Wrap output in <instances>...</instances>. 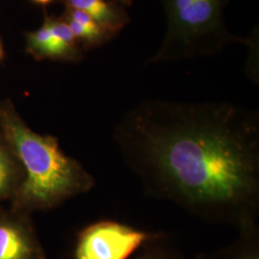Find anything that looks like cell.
Listing matches in <instances>:
<instances>
[{
  "instance_id": "1",
  "label": "cell",
  "mask_w": 259,
  "mask_h": 259,
  "mask_svg": "<svg viewBox=\"0 0 259 259\" xmlns=\"http://www.w3.org/2000/svg\"><path fill=\"white\" fill-rule=\"evenodd\" d=\"M113 140L150 198L239 232L258 227L257 111L145 99L115 124Z\"/></svg>"
},
{
  "instance_id": "2",
  "label": "cell",
  "mask_w": 259,
  "mask_h": 259,
  "mask_svg": "<svg viewBox=\"0 0 259 259\" xmlns=\"http://www.w3.org/2000/svg\"><path fill=\"white\" fill-rule=\"evenodd\" d=\"M0 133L23 170L13 198L18 210L50 209L95 185L83 165L63 152L58 139L30 129L8 100L0 103Z\"/></svg>"
},
{
  "instance_id": "3",
  "label": "cell",
  "mask_w": 259,
  "mask_h": 259,
  "mask_svg": "<svg viewBox=\"0 0 259 259\" xmlns=\"http://www.w3.org/2000/svg\"><path fill=\"white\" fill-rule=\"evenodd\" d=\"M230 0H161L167 19L163 42L147 65L179 61L221 52L227 45L249 39L226 27L224 10Z\"/></svg>"
},
{
  "instance_id": "4",
  "label": "cell",
  "mask_w": 259,
  "mask_h": 259,
  "mask_svg": "<svg viewBox=\"0 0 259 259\" xmlns=\"http://www.w3.org/2000/svg\"><path fill=\"white\" fill-rule=\"evenodd\" d=\"M163 232H145L123 223L101 220L78 234L75 259H130L136 251Z\"/></svg>"
},
{
  "instance_id": "5",
  "label": "cell",
  "mask_w": 259,
  "mask_h": 259,
  "mask_svg": "<svg viewBox=\"0 0 259 259\" xmlns=\"http://www.w3.org/2000/svg\"><path fill=\"white\" fill-rule=\"evenodd\" d=\"M81 48L63 17L46 14L41 26L26 35V51L38 61L77 63L83 58Z\"/></svg>"
},
{
  "instance_id": "6",
  "label": "cell",
  "mask_w": 259,
  "mask_h": 259,
  "mask_svg": "<svg viewBox=\"0 0 259 259\" xmlns=\"http://www.w3.org/2000/svg\"><path fill=\"white\" fill-rule=\"evenodd\" d=\"M0 259H47L32 226L23 218L0 216Z\"/></svg>"
},
{
  "instance_id": "7",
  "label": "cell",
  "mask_w": 259,
  "mask_h": 259,
  "mask_svg": "<svg viewBox=\"0 0 259 259\" xmlns=\"http://www.w3.org/2000/svg\"><path fill=\"white\" fill-rule=\"evenodd\" d=\"M66 9L78 10L89 15L101 27L116 37L129 24L125 6L112 0H63Z\"/></svg>"
},
{
  "instance_id": "8",
  "label": "cell",
  "mask_w": 259,
  "mask_h": 259,
  "mask_svg": "<svg viewBox=\"0 0 259 259\" xmlns=\"http://www.w3.org/2000/svg\"><path fill=\"white\" fill-rule=\"evenodd\" d=\"M63 18L68 24L76 40L83 49L102 47L114 38L109 32L83 12L66 9Z\"/></svg>"
},
{
  "instance_id": "9",
  "label": "cell",
  "mask_w": 259,
  "mask_h": 259,
  "mask_svg": "<svg viewBox=\"0 0 259 259\" xmlns=\"http://www.w3.org/2000/svg\"><path fill=\"white\" fill-rule=\"evenodd\" d=\"M23 179L18 158L0 137V201L17 194Z\"/></svg>"
},
{
  "instance_id": "10",
  "label": "cell",
  "mask_w": 259,
  "mask_h": 259,
  "mask_svg": "<svg viewBox=\"0 0 259 259\" xmlns=\"http://www.w3.org/2000/svg\"><path fill=\"white\" fill-rule=\"evenodd\" d=\"M239 233V239L220 259H259L258 227Z\"/></svg>"
},
{
  "instance_id": "11",
  "label": "cell",
  "mask_w": 259,
  "mask_h": 259,
  "mask_svg": "<svg viewBox=\"0 0 259 259\" xmlns=\"http://www.w3.org/2000/svg\"><path fill=\"white\" fill-rule=\"evenodd\" d=\"M166 235L163 234L155 240L147 243L141 254L131 259H183L176 251L164 244Z\"/></svg>"
},
{
  "instance_id": "12",
  "label": "cell",
  "mask_w": 259,
  "mask_h": 259,
  "mask_svg": "<svg viewBox=\"0 0 259 259\" xmlns=\"http://www.w3.org/2000/svg\"><path fill=\"white\" fill-rule=\"evenodd\" d=\"M33 3L39 5V6H44L47 7L49 4H51L52 2H54L55 0H31Z\"/></svg>"
},
{
  "instance_id": "13",
  "label": "cell",
  "mask_w": 259,
  "mask_h": 259,
  "mask_svg": "<svg viewBox=\"0 0 259 259\" xmlns=\"http://www.w3.org/2000/svg\"><path fill=\"white\" fill-rule=\"evenodd\" d=\"M112 1L119 2L121 4H123L125 7H126V6H130V5L133 4V0H112Z\"/></svg>"
},
{
  "instance_id": "14",
  "label": "cell",
  "mask_w": 259,
  "mask_h": 259,
  "mask_svg": "<svg viewBox=\"0 0 259 259\" xmlns=\"http://www.w3.org/2000/svg\"><path fill=\"white\" fill-rule=\"evenodd\" d=\"M3 58H4V48H3L1 39H0V62L3 60Z\"/></svg>"
}]
</instances>
